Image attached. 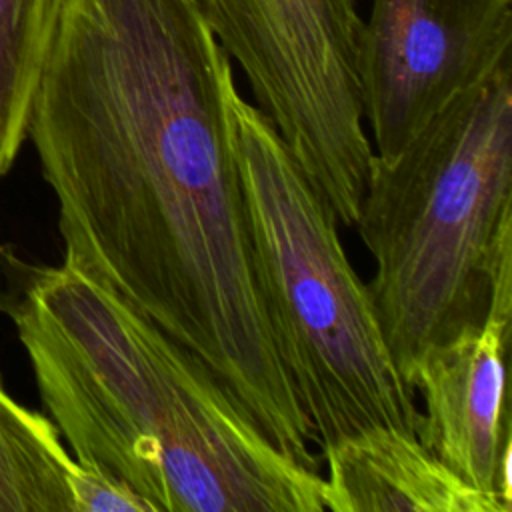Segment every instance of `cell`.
<instances>
[{
    "mask_svg": "<svg viewBox=\"0 0 512 512\" xmlns=\"http://www.w3.org/2000/svg\"><path fill=\"white\" fill-rule=\"evenodd\" d=\"M234 132L258 282L318 446L376 428L416 434L414 392L398 374L330 208L274 124L240 94Z\"/></svg>",
    "mask_w": 512,
    "mask_h": 512,
    "instance_id": "obj_4",
    "label": "cell"
},
{
    "mask_svg": "<svg viewBox=\"0 0 512 512\" xmlns=\"http://www.w3.org/2000/svg\"><path fill=\"white\" fill-rule=\"evenodd\" d=\"M238 94L198 0H64L28 136L62 262L196 354L282 454L320 470L256 274Z\"/></svg>",
    "mask_w": 512,
    "mask_h": 512,
    "instance_id": "obj_1",
    "label": "cell"
},
{
    "mask_svg": "<svg viewBox=\"0 0 512 512\" xmlns=\"http://www.w3.org/2000/svg\"><path fill=\"white\" fill-rule=\"evenodd\" d=\"M64 0H0V178L28 136L34 94Z\"/></svg>",
    "mask_w": 512,
    "mask_h": 512,
    "instance_id": "obj_10",
    "label": "cell"
},
{
    "mask_svg": "<svg viewBox=\"0 0 512 512\" xmlns=\"http://www.w3.org/2000/svg\"><path fill=\"white\" fill-rule=\"evenodd\" d=\"M82 474L54 422L0 382V512H76Z\"/></svg>",
    "mask_w": 512,
    "mask_h": 512,
    "instance_id": "obj_9",
    "label": "cell"
},
{
    "mask_svg": "<svg viewBox=\"0 0 512 512\" xmlns=\"http://www.w3.org/2000/svg\"><path fill=\"white\" fill-rule=\"evenodd\" d=\"M10 316L76 462L148 512L326 510L320 470L282 454L196 354L90 274L34 266Z\"/></svg>",
    "mask_w": 512,
    "mask_h": 512,
    "instance_id": "obj_2",
    "label": "cell"
},
{
    "mask_svg": "<svg viewBox=\"0 0 512 512\" xmlns=\"http://www.w3.org/2000/svg\"><path fill=\"white\" fill-rule=\"evenodd\" d=\"M356 228L382 336L412 390L420 360L478 328L494 284L512 280V60L396 156H372Z\"/></svg>",
    "mask_w": 512,
    "mask_h": 512,
    "instance_id": "obj_3",
    "label": "cell"
},
{
    "mask_svg": "<svg viewBox=\"0 0 512 512\" xmlns=\"http://www.w3.org/2000/svg\"><path fill=\"white\" fill-rule=\"evenodd\" d=\"M282 142L330 208L356 226L372 144L364 128L356 0H198Z\"/></svg>",
    "mask_w": 512,
    "mask_h": 512,
    "instance_id": "obj_5",
    "label": "cell"
},
{
    "mask_svg": "<svg viewBox=\"0 0 512 512\" xmlns=\"http://www.w3.org/2000/svg\"><path fill=\"white\" fill-rule=\"evenodd\" d=\"M508 60L512 0H372L358 82L374 154L396 156Z\"/></svg>",
    "mask_w": 512,
    "mask_h": 512,
    "instance_id": "obj_6",
    "label": "cell"
},
{
    "mask_svg": "<svg viewBox=\"0 0 512 512\" xmlns=\"http://www.w3.org/2000/svg\"><path fill=\"white\" fill-rule=\"evenodd\" d=\"M512 312L486 320L432 348L416 366L412 390L422 396L416 438L476 490L512 506V436L506 362Z\"/></svg>",
    "mask_w": 512,
    "mask_h": 512,
    "instance_id": "obj_7",
    "label": "cell"
},
{
    "mask_svg": "<svg viewBox=\"0 0 512 512\" xmlns=\"http://www.w3.org/2000/svg\"><path fill=\"white\" fill-rule=\"evenodd\" d=\"M332 512H512L442 464L416 434L376 428L322 450Z\"/></svg>",
    "mask_w": 512,
    "mask_h": 512,
    "instance_id": "obj_8",
    "label": "cell"
}]
</instances>
